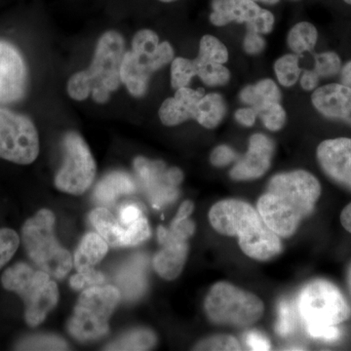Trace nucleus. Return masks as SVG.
Returning <instances> with one entry per match:
<instances>
[{
    "instance_id": "9",
    "label": "nucleus",
    "mask_w": 351,
    "mask_h": 351,
    "mask_svg": "<svg viewBox=\"0 0 351 351\" xmlns=\"http://www.w3.org/2000/svg\"><path fill=\"white\" fill-rule=\"evenodd\" d=\"M120 292L113 286H94L80 295L68 329L80 341H95L108 331V320L119 304Z\"/></svg>"
},
{
    "instance_id": "34",
    "label": "nucleus",
    "mask_w": 351,
    "mask_h": 351,
    "mask_svg": "<svg viewBox=\"0 0 351 351\" xmlns=\"http://www.w3.org/2000/svg\"><path fill=\"white\" fill-rule=\"evenodd\" d=\"M241 345L234 337L230 335H217L202 339L193 348V350L201 351H234L241 350Z\"/></svg>"
},
{
    "instance_id": "41",
    "label": "nucleus",
    "mask_w": 351,
    "mask_h": 351,
    "mask_svg": "<svg viewBox=\"0 0 351 351\" xmlns=\"http://www.w3.org/2000/svg\"><path fill=\"white\" fill-rule=\"evenodd\" d=\"M239 158L237 152L228 145H218L210 154V162L218 168L226 167L233 162H237Z\"/></svg>"
},
{
    "instance_id": "6",
    "label": "nucleus",
    "mask_w": 351,
    "mask_h": 351,
    "mask_svg": "<svg viewBox=\"0 0 351 351\" xmlns=\"http://www.w3.org/2000/svg\"><path fill=\"white\" fill-rule=\"evenodd\" d=\"M1 283L24 301L25 322L31 327L41 324L59 300V289L49 274L25 263L8 267L2 274Z\"/></svg>"
},
{
    "instance_id": "1",
    "label": "nucleus",
    "mask_w": 351,
    "mask_h": 351,
    "mask_svg": "<svg viewBox=\"0 0 351 351\" xmlns=\"http://www.w3.org/2000/svg\"><path fill=\"white\" fill-rule=\"evenodd\" d=\"M321 191L319 181L308 171L279 173L270 179L267 191L258 198L257 210L272 232L289 239L313 214Z\"/></svg>"
},
{
    "instance_id": "18",
    "label": "nucleus",
    "mask_w": 351,
    "mask_h": 351,
    "mask_svg": "<svg viewBox=\"0 0 351 351\" xmlns=\"http://www.w3.org/2000/svg\"><path fill=\"white\" fill-rule=\"evenodd\" d=\"M204 94V90L189 86L176 90L174 96L166 99L159 108L160 121L165 126L173 127L195 120L198 101Z\"/></svg>"
},
{
    "instance_id": "33",
    "label": "nucleus",
    "mask_w": 351,
    "mask_h": 351,
    "mask_svg": "<svg viewBox=\"0 0 351 351\" xmlns=\"http://www.w3.org/2000/svg\"><path fill=\"white\" fill-rule=\"evenodd\" d=\"M343 64L341 57L332 51H325L314 55L313 71L320 78L332 77L341 73Z\"/></svg>"
},
{
    "instance_id": "14",
    "label": "nucleus",
    "mask_w": 351,
    "mask_h": 351,
    "mask_svg": "<svg viewBox=\"0 0 351 351\" xmlns=\"http://www.w3.org/2000/svg\"><path fill=\"white\" fill-rule=\"evenodd\" d=\"M27 83V69L19 51L12 44L0 41V103L20 101Z\"/></svg>"
},
{
    "instance_id": "55",
    "label": "nucleus",
    "mask_w": 351,
    "mask_h": 351,
    "mask_svg": "<svg viewBox=\"0 0 351 351\" xmlns=\"http://www.w3.org/2000/svg\"><path fill=\"white\" fill-rule=\"evenodd\" d=\"M293 1H297V0H293Z\"/></svg>"
},
{
    "instance_id": "30",
    "label": "nucleus",
    "mask_w": 351,
    "mask_h": 351,
    "mask_svg": "<svg viewBox=\"0 0 351 351\" xmlns=\"http://www.w3.org/2000/svg\"><path fill=\"white\" fill-rule=\"evenodd\" d=\"M197 58L201 61L226 64L230 58V53L228 47L219 38L211 34H205L200 39Z\"/></svg>"
},
{
    "instance_id": "20",
    "label": "nucleus",
    "mask_w": 351,
    "mask_h": 351,
    "mask_svg": "<svg viewBox=\"0 0 351 351\" xmlns=\"http://www.w3.org/2000/svg\"><path fill=\"white\" fill-rule=\"evenodd\" d=\"M239 99L245 106L256 110L270 103L282 100L280 88L274 80L263 78L255 84L247 85L240 91Z\"/></svg>"
},
{
    "instance_id": "8",
    "label": "nucleus",
    "mask_w": 351,
    "mask_h": 351,
    "mask_svg": "<svg viewBox=\"0 0 351 351\" xmlns=\"http://www.w3.org/2000/svg\"><path fill=\"white\" fill-rule=\"evenodd\" d=\"M204 308L214 324L237 328L255 324L265 313L260 298L228 282L215 284L205 299Z\"/></svg>"
},
{
    "instance_id": "32",
    "label": "nucleus",
    "mask_w": 351,
    "mask_h": 351,
    "mask_svg": "<svg viewBox=\"0 0 351 351\" xmlns=\"http://www.w3.org/2000/svg\"><path fill=\"white\" fill-rule=\"evenodd\" d=\"M17 350H66L68 345L63 339L49 335L27 337L16 346Z\"/></svg>"
},
{
    "instance_id": "50",
    "label": "nucleus",
    "mask_w": 351,
    "mask_h": 351,
    "mask_svg": "<svg viewBox=\"0 0 351 351\" xmlns=\"http://www.w3.org/2000/svg\"><path fill=\"white\" fill-rule=\"evenodd\" d=\"M339 73H341V83L351 88V61L343 64Z\"/></svg>"
},
{
    "instance_id": "31",
    "label": "nucleus",
    "mask_w": 351,
    "mask_h": 351,
    "mask_svg": "<svg viewBox=\"0 0 351 351\" xmlns=\"http://www.w3.org/2000/svg\"><path fill=\"white\" fill-rule=\"evenodd\" d=\"M257 112L263 126L271 132L280 131L287 121V112L281 105V101L267 104L258 108Z\"/></svg>"
},
{
    "instance_id": "37",
    "label": "nucleus",
    "mask_w": 351,
    "mask_h": 351,
    "mask_svg": "<svg viewBox=\"0 0 351 351\" xmlns=\"http://www.w3.org/2000/svg\"><path fill=\"white\" fill-rule=\"evenodd\" d=\"M149 237H151V228H149V221L145 217H142L124 230L121 246H136L144 242Z\"/></svg>"
},
{
    "instance_id": "13",
    "label": "nucleus",
    "mask_w": 351,
    "mask_h": 351,
    "mask_svg": "<svg viewBox=\"0 0 351 351\" xmlns=\"http://www.w3.org/2000/svg\"><path fill=\"white\" fill-rule=\"evenodd\" d=\"M134 169L154 206L170 203L179 195L178 186L184 180L180 168H168L162 161L138 156L134 160Z\"/></svg>"
},
{
    "instance_id": "16",
    "label": "nucleus",
    "mask_w": 351,
    "mask_h": 351,
    "mask_svg": "<svg viewBox=\"0 0 351 351\" xmlns=\"http://www.w3.org/2000/svg\"><path fill=\"white\" fill-rule=\"evenodd\" d=\"M316 157L332 182L351 191V138H328L318 145Z\"/></svg>"
},
{
    "instance_id": "21",
    "label": "nucleus",
    "mask_w": 351,
    "mask_h": 351,
    "mask_svg": "<svg viewBox=\"0 0 351 351\" xmlns=\"http://www.w3.org/2000/svg\"><path fill=\"white\" fill-rule=\"evenodd\" d=\"M108 243L101 235L90 232L83 237L75 256V265L78 272L92 269L107 255Z\"/></svg>"
},
{
    "instance_id": "22",
    "label": "nucleus",
    "mask_w": 351,
    "mask_h": 351,
    "mask_svg": "<svg viewBox=\"0 0 351 351\" xmlns=\"http://www.w3.org/2000/svg\"><path fill=\"white\" fill-rule=\"evenodd\" d=\"M228 106L219 93H205L198 101L195 121L206 129H215L225 119Z\"/></svg>"
},
{
    "instance_id": "24",
    "label": "nucleus",
    "mask_w": 351,
    "mask_h": 351,
    "mask_svg": "<svg viewBox=\"0 0 351 351\" xmlns=\"http://www.w3.org/2000/svg\"><path fill=\"white\" fill-rule=\"evenodd\" d=\"M318 40V31L315 25L308 22L295 24L288 32L287 44L292 53L302 56L304 53L313 52Z\"/></svg>"
},
{
    "instance_id": "40",
    "label": "nucleus",
    "mask_w": 351,
    "mask_h": 351,
    "mask_svg": "<svg viewBox=\"0 0 351 351\" xmlns=\"http://www.w3.org/2000/svg\"><path fill=\"white\" fill-rule=\"evenodd\" d=\"M104 281H105V277L103 274L92 267V269L84 270V271L78 272L77 274L71 277L69 283H71V287L75 290H80V289L85 287L101 285Z\"/></svg>"
},
{
    "instance_id": "46",
    "label": "nucleus",
    "mask_w": 351,
    "mask_h": 351,
    "mask_svg": "<svg viewBox=\"0 0 351 351\" xmlns=\"http://www.w3.org/2000/svg\"><path fill=\"white\" fill-rule=\"evenodd\" d=\"M299 82L304 91L313 92L319 84L320 77L313 69H306L302 71Z\"/></svg>"
},
{
    "instance_id": "19",
    "label": "nucleus",
    "mask_w": 351,
    "mask_h": 351,
    "mask_svg": "<svg viewBox=\"0 0 351 351\" xmlns=\"http://www.w3.org/2000/svg\"><path fill=\"white\" fill-rule=\"evenodd\" d=\"M145 265L147 258L145 256H136L115 276V281L125 295L126 299H137L145 292L147 287Z\"/></svg>"
},
{
    "instance_id": "42",
    "label": "nucleus",
    "mask_w": 351,
    "mask_h": 351,
    "mask_svg": "<svg viewBox=\"0 0 351 351\" xmlns=\"http://www.w3.org/2000/svg\"><path fill=\"white\" fill-rule=\"evenodd\" d=\"M274 24H276V18L274 14L267 9H263L258 19L253 24L248 25L247 29L265 36L274 31Z\"/></svg>"
},
{
    "instance_id": "43",
    "label": "nucleus",
    "mask_w": 351,
    "mask_h": 351,
    "mask_svg": "<svg viewBox=\"0 0 351 351\" xmlns=\"http://www.w3.org/2000/svg\"><path fill=\"white\" fill-rule=\"evenodd\" d=\"M265 43L263 34L257 32L247 31L243 39V49L245 52L251 56L261 54L265 50Z\"/></svg>"
},
{
    "instance_id": "17",
    "label": "nucleus",
    "mask_w": 351,
    "mask_h": 351,
    "mask_svg": "<svg viewBox=\"0 0 351 351\" xmlns=\"http://www.w3.org/2000/svg\"><path fill=\"white\" fill-rule=\"evenodd\" d=\"M311 103L326 119L339 120L351 127V88L343 83H330L317 87Z\"/></svg>"
},
{
    "instance_id": "4",
    "label": "nucleus",
    "mask_w": 351,
    "mask_h": 351,
    "mask_svg": "<svg viewBox=\"0 0 351 351\" xmlns=\"http://www.w3.org/2000/svg\"><path fill=\"white\" fill-rule=\"evenodd\" d=\"M298 313L311 338L335 341L341 337L339 324L350 319L351 307L336 285L316 279L300 292Z\"/></svg>"
},
{
    "instance_id": "12",
    "label": "nucleus",
    "mask_w": 351,
    "mask_h": 351,
    "mask_svg": "<svg viewBox=\"0 0 351 351\" xmlns=\"http://www.w3.org/2000/svg\"><path fill=\"white\" fill-rule=\"evenodd\" d=\"M195 232V223L189 218L172 221L169 228L158 226L157 237L162 248L154 257V267L162 278L174 280L182 274L188 258V240Z\"/></svg>"
},
{
    "instance_id": "29",
    "label": "nucleus",
    "mask_w": 351,
    "mask_h": 351,
    "mask_svg": "<svg viewBox=\"0 0 351 351\" xmlns=\"http://www.w3.org/2000/svg\"><path fill=\"white\" fill-rule=\"evenodd\" d=\"M195 76H197L195 59L178 57L171 62V86L175 90L188 87Z\"/></svg>"
},
{
    "instance_id": "53",
    "label": "nucleus",
    "mask_w": 351,
    "mask_h": 351,
    "mask_svg": "<svg viewBox=\"0 0 351 351\" xmlns=\"http://www.w3.org/2000/svg\"><path fill=\"white\" fill-rule=\"evenodd\" d=\"M160 1H162V2H173V1H176V0H160Z\"/></svg>"
},
{
    "instance_id": "11",
    "label": "nucleus",
    "mask_w": 351,
    "mask_h": 351,
    "mask_svg": "<svg viewBox=\"0 0 351 351\" xmlns=\"http://www.w3.org/2000/svg\"><path fill=\"white\" fill-rule=\"evenodd\" d=\"M38 154V133L34 122L25 115L0 107V158L29 165Z\"/></svg>"
},
{
    "instance_id": "45",
    "label": "nucleus",
    "mask_w": 351,
    "mask_h": 351,
    "mask_svg": "<svg viewBox=\"0 0 351 351\" xmlns=\"http://www.w3.org/2000/svg\"><path fill=\"white\" fill-rule=\"evenodd\" d=\"M258 119V112L255 108L249 107L240 108L234 113V119L237 120V123L247 128H250L255 125L256 121Z\"/></svg>"
},
{
    "instance_id": "23",
    "label": "nucleus",
    "mask_w": 351,
    "mask_h": 351,
    "mask_svg": "<svg viewBox=\"0 0 351 351\" xmlns=\"http://www.w3.org/2000/svg\"><path fill=\"white\" fill-rule=\"evenodd\" d=\"M136 191V184L130 175L113 172L106 176L95 191V196L101 202H112L121 195H130Z\"/></svg>"
},
{
    "instance_id": "26",
    "label": "nucleus",
    "mask_w": 351,
    "mask_h": 351,
    "mask_svg": "<svg viewBox=\"0 0 351 351\" xmlns=\"http://www.w3.org/2000/svg\"><path fill=\"white\" fill-rule=\"evenodd\" d=\"M156 343V336L147 329H137L127 332L110 343L106 350H149Z\"/></svg>"
},
{
    "instance_id": "5",
    "label": "nucleus",
    "mask_w": 351,
    "mask_h": 351,
    "mask_svg": "<svg viewBox=\"0 0 351 351\" xmlns=\"http://www.w3.org/2000/svg\"><path fill=\"white\" fill-rule=\"evenodd\" d=\"M174 58V48L170 43H160L156 32L142 29L134 36L132 50L124 53L121 82L132 96L141 98L149 89L152 75Z\"/></svg>"
},
{
    "instance_id": "35",
    "label": "nucleus",
    "mask_w": 351,
    "mask_h": 351,
    "mask_svg": "<svg viewBox=\"0 0 351 351\" xmlns=\"http://www.w3.org/2000/svg\"><path fill=\"white\" fill-rule=\"evenodd\" d=\"M237 0H212V13L209 20L216 27L225 25L234 22V9Z\"/></svg>"
},
{
    "instance_id": "25",
    "label": "nucleus",
    "mask_w": 351,
    "mask_h": 351,
    "mask_svg": "<svg viewBox=\"0 0 351 351\" xmlns=\"http://www.w3.org/2000/svg\"><path fill=\"white\" fill-rule=\"evenodd\" d=\"M90 219L99 234L108 244L113 247H121V239L123 237L124 228L117 223L113 215L106 208H97L91 215Z\"/></svg>"
},
{
    "instance_id": "38",
    "label": "nucleus",
    "mask_w": 351,
    "mask_h": 351,
    "mask_svg": "<svg viewBox=\"0 0 351 351\" xmlns=\"http://www.w3.org/2000/svg\"><path fill=\"white\" fill-rule=\"evenodd\" d=\"M20 237L11 228H0V269L11 260L19 248Z\"/></svg>"
},
{
    "instance_id": "51",
    "label": "nucleus",
    "mask_w": 351,
    "mask_h": 351,
    "mask_svg": "<svg viewBox=\"0 0 351 351\" xmlns=\"http://www.w3.org/2000/svg\"><path fill=\"white\" fill-rule=\"evenodd\" d=\"M256 2H263L265 4H269V5H274V4L278 3L280 0H254Z\"/></svg>"
},
{
    "instance_id": "47",
    "label": "nucleus",
    "mask_w": 351,
    "mask_h": 351,
    "mask_svg": "<svg viewBox=\"0 0 351 351\" xmlns=\"http://www.w3.org/2000/svg\"><path fill=\"white\" fill-rule=\"evenodd\" d=\"M143 213L140 208L135 206V205H127V206L122 208L120 210V219L121 223L127 226H130L134 221L142 218Z\"/></svg>"
},
{
    "instance_id": "44",
    "label": "nucleus",
    "mask_w": 351,
    "mask_h": 351,
    "mask_svg": "<svg viewBox=\"0 0 351 351\" xmlns=\"http://www.w3.org/2000/svg\"><path fill=\"white\" fill-rule=\"evenodd\" d=\"M245 343L252 350H269L271 348L269 339L258 331L247 332Z\"/></svg>"
},
{
    "instance_id": "3",
    "label": "nucleus",
    "mask_w": 351,
    "mask_h": 351,
    "mask_svg": "<svg viewBox=\"0 0 351 351\" xmlns=\"http://www.w3.org/2000/svg\"><path fill=\"white\" fill-rule=\"evenodd\" d=\"M124 39L117 32H107L101 36L95 50L93 61L86 71H78L69 80V96L75 101L92 96L98 104L107 103L110 94L121 84Z\"/></svg>"
},
{
    "instance_id": "54",
    "label": "nucleus",
    "mask_w": 351,
    "mask_h": 351,
    "mask_svg": "<svg viewBox=\"0 0 351 351\" xmlns=\"http://www.w3.org/2000/svg\"><path fill=\"white\" fill-rule=\"evenodd\" d=\"M343 1H345L346 3L350 4V5H351V0H343Z\"/></svg>"
},
{
    "instance_id": "48",
    "label": "nucleus",
    "mask_w": 351,
    "mask_h": 351,
    "mask_svg": "<svg viewBox=\"0 0 351 351\" xmlns=\"http://www.w3.org/2000/svg\"><path fill=\"white\" fill-rule=\"evenodd\" d=\"M193 209H195V204H193V201H184L179 210H178V213L173 221H182V219H189V216L193 213Z\"/></svg>"
},
{
    "instance_id": "27",
    "label": "nucleus",
    "mask_w": 351,
    "mask_h": 351,
    "mask_svg": "<svg viewBox=\"0 0 351 351\" xmlns=\"http://www.w3.org/2000/svg\"><path fill=\"white\" fill-rule=\"evenodd\" d=\"M299 55L290 53L279 57L274 64L277 82L281 86L290 88L297 84L302 75Z\"/></svg>"
},
{
    "instance_id": "2",
    "label": "nucleus",
    "mask_w": 351,
    "mask_h": 351,
    "mask_svg": "<svg viewBox=\"0 0 351 351\" xmlns=\"http://www.w3.org/2000/svg\"><path fill=\"white\" fill-rule=\"evenodd\" d=\"M209 221L217 232L237 237L240 249L254 260L269 261L282 250L280 237L263 221L258 210L245 201H219L210 209Z\"/></svg>"
},
{
    "instance_id": "28",
    "label": "nucleus",
    "mask_w": 351,
    "mask_h": 351,
    "mask_svg": "<svg viewBox=\"0 0 351 351\" xmlns=\"http://www.w3.org/2000/svg\"><path fill=\"white\" fill-rule=\"evenodd\" d=\"M195 62L197 66V76L207 86H223L230 82L232 73L225 64L201 61L198 58H195Z\"/></svg>"
},
{
    "instance_id": "39",
    "label": "nucleus",
    "mask_w": 351,
    "mask_h": 351,
    "mask_svg": "<svg viewBox=\"0 0 351 351\" xmlns=\"http://www.w3.org/2000/svg\"><path fill=\"white\" fill-rule=\"evenodd\" d=\"M263 8L254 0H237L234 9V22L246 24L247 27L253 24L262 14Z\"/></svg>"
},
{
    "instance_id": "10",
    "label": "nucleus",
    "mask_w": 351,
    "mask_h": 351,
    "mask_svg": "<svg viewBox=\"0 0 351 351\" xmlns=\"http://www.w3.org/2000/svg\"><path fill=\"white\" fill-rule=\"evenodd\" d=\"M64 160L55 178V186L69 195H80L91 186L97 166L91 151L82 136L69 132L64 136Z\"/></svg>"
},
{
    "instance_id": "7",
    "label": "nucleus",
    "mask_w": 351,
    "mask_h": 351,
    "mask_svg": "<svg viewBox=\"0 0 351 351\" xmlns=\"http://www.w3.org/2000/svg\"><path fill=\"white\" fill-rule=\"evenodd\" d=\"M54 226V214L48 209L39 210L23 226L22 242L27 256L39 269L61 279L71 271L73 258L57 241Z\"/></svg>"
},
{
    "instance_id": "36",
    "label": "nucleus",
    "mask_w": 351,
    "mask_h": 351,
    "mask_svg": "<svg viewBox=\"0 0 351 351\" xmlns=\"http://www.w3.org/2000/svg\"><path fill=\"white\" fill-rule=\"evenodd\" d=\"M297 311L290 302L283 301L279 304L278 321L276 323L277 334L281 337H288L297 329Z\"/></svg>"
},
{
    "instance_id": "49",
    "label": "nucleus",
    "mask_w": 351,
    "mask_h": 351,
    "mask_svg": "<svg viewBox=\"0 0 351 351\" xmlns=\"http://www.w3.org/2000/svg\"><path fill=\"white\" fill-rule=\"evenodd\" d=\"M341 223L345 230L351 233V203L346 205L341 211Z\"/></svg>"
},
{
    "instance_id": "52",
    "label": "nucleus",
    "mask_w": 351,
    "mask_h": 351,
    "mask_svg": "<svg viewBox=\"0 0 351 351\" xmlns=\"http://www.w3.org/2000/svg\"><path fill=\"white\" fill-rule=\"evenodd\" d=\"M346 280H348V289H350L351 293V263L350 267H348V277H346Z\"/></svg>"
},
{
    "instance_id": "15",
    "label": "nucleus",
    "mask_w": 351,
    "mask_h": 351,
    "mask_svg": "<svg viewBox=\"0 0 351 351\" xmlns=\"http://www.w3.org/2000/svg\"><path fill=\"white\" fill-rule=\"evenodd\" d=\"M276 151L274 140L262 133H256L249 138L248 149L237 159L230 171L233 181L246 182L262 178L271 166Z\"/></svg>"
}]
</instances>
